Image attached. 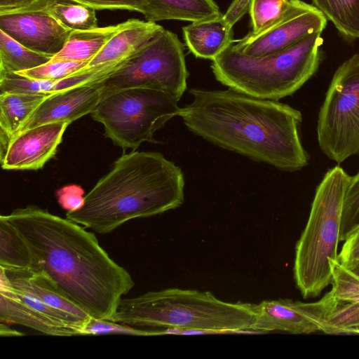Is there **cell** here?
<instances>
[{
    "label": "cell",
    "instance_id": "6da1fadb",
    "mask_svg": "<svg viewBox=\"0 0 359 359\" xmlns=\"http://www.w3.org/2000/svg\"><path fill=\"white\" fill-rule=\"evenodd\" d=\"M5 216L30 249L32 269L44 271L92 318L111 319L120 299L135 283L93 233L35 205L17 208Z\"/></svg>",
    "mask_w": 359,
    "mask_h": 359
},
{
    "label": "cell",
    "instance_id": "7a4b0ae2",
    "mask_svg": "<svg viewBox=\"0 0 359 359\" xmlns=\"http://www.w3.org/2000/svg\"><path fill=\"white\" fill-rule=\"evenodd\" d=\"M189 92L192 101L181 108L179 116L194 134L280 170L293 172L308 165L298 109L231 88Z\"/></svg>",
    "mask_w": 359,
    "mask_h": 359
},
{
    "label": "cell",
    "instance_id": "3957f363",
    "mask_svg": "<svg viewBox=\"0 0 359 359\" xmlns=\"http://www.w3.org/2000/svg\"><path fill=\"white\" fill-rule=\"evenodd\" d=\"M184 187L182 170L162 154L133 151L118 158L85 196L83 205L66 218L107 233L130 219L178 208Z\"/></svg>",
    "mask_w": 359,
    "mask_h": 359
},
{
    "label": "cell",
    "instance_id": "277c9868",
    "mask_svg": "<svg viewBox=\"0 0 359 359\" xmlns=\"http://www.w3.org/2000/svg\"><path fill=\"white\" fill-rule=\"evenodd\" d=\"M110 320L148 336L257 332L255 304L227 302L210 292L180 288L121 298Z\"/></svg>",
    "mask_w": 359,
    "mask_h": 359
},
{
    "label": "cell",
    "instance_id": "5b68a950",
    "mask_svg": "<svg viewBox=\"0 0 359 359\" xmlns=\"http://www.w3.org/2000/svg\"><path fill=\"white\" fill-rule=\"evenodd\" d=\"M312 34L292 46L261 57L242 54L231 44L212 60L215 79L229 88L271 100L291 95L316 72L323 39Z\"/></svg>",
    "mask_w": 359,
    "mask_h": 359
},
{
    "label": "cell",
    "instance_id": "8992f818",
    "mask_svg": "<svg viewBox=\"0 0 359 359\" xmlns=\"http://www.w3.org/2000/svg\"><path fill=\"white\" fill-rule=\"evenodd\" d=\"M351 176L339 165L318 185L306 224L295 247L293 274L304 298L316 297L331 283L338 259L343 201Z\"/></svg>",
    "mask_w": 359,
    "mask_h": 359
},
{
    "label": "cell",
    "instance_id": "52a82bcc",
    "mask_svg": "<svg viewBox=\"0 0 359 359\" xmlns=\"http://www.w3.org/2000/svg\"><path fill=\"white\" fill-rule=\"evenodd\" d=\"M177 102L161 90L128 88L104 93L90 115L115 145L135 150L144 142H156L155 132L179 116Z\"/></svg>",
    "mask_w": 359,
    "mask_h": 359
},
{
    "label": "cell",
    "instance_id": "ba28073f",
    "mask_svg": "<svg viewBox=\"0 0 359 359\" xmlns=\"http://www.w3.org/2000/svg\"><path fill=\"white\" fill-rule=\"evenodd\" d=\"M317 139L323 153L338 164L359 155V53L332 76L318 114Z\"/></svg>",
    "mask_w": 359,
    "mask_h": 359
},
{
    "label": "cell",
    "instance_id": "9c48e42d",
    "mask_svg": "<svg viewBox=\"0 0 359 359\" xmlns=\"http://www.w3.org/2000/svg\"><path fill=\"white\" fill-rule=\"evenodd\" d=\"M184 46L178 36L163 29L102 81L104 93L142 87L165 92L177 101L188 78Z\"/></svg>",
    "mask_w": 359,
    "mask_h": 359
},
{
    "label": "cell",
    "instance_id": "30bf717a",
    "mask_svg": "<svg viewBox=\"0 0 359 359\" xmlns=\"http://www.w3.org/2000/svg\"><path fill=\"white\" fill-rule=\"evenodd\" d=\"M327 20L313 5L301 0H289L282 15L257 34L248 33L236 49L243 55L261 57L283 50L308 35L322 33Z\"/></svg>",
    "mask_w": 359,
    "mask_h": 359
},
{
    "label": "cell",
    "instance_id": "8fae6325",
    "mask_svg": "<svg viewBox=\"0 0 359 359\" xmlns=\"http://www.w3.org/2000/svg\"><path fill=\"white\" fill-rule=\"evenodd\" d=\"M44 1L0 11V30L29 49L53 57L63 48L72 31L46 11Z\"/></svg>",
    "mask_w": 359,
    "mask_h": 359
},
{
    "label": "cell",
    "instance_id": "7c38bea8",
    "mask_svg": "<svg viewBox=\"0 0 359 359\" xmlns=\"http://www.w3.org/2000/svg\"><path fill=\"white\" fill-rule=\"evenodd\" d=\"M70 123L53 122L0 137V161L4 170H37L55 156Z\"/></svg>",
    "mask_w": 359,
    "mask_h": 359
},
{
    "label": "cell",
    "instance_id": "4fadbf2b",
    "mask_svg": "<svg viewBox=\"0 0 359 359\" xmlns=\"http://www.w3.org/2000/svg\"><path fill=\"white\" fill-rule=\"evenodd\" d=\"M104 93L100 81L51 93L41 103L18 133L49 123L67 121L71 123L90 114L102 99Z\"/></svg>",
    "mask_w": 359,
    "mask_h": 359
},
{
    "label": "cell",
    "instance_id": "5bb4252c",
    "mask_svg": "<svg viewBox=\"0 0 359 359\" xmlns=\"http://www.w3.org/2000/svg\"><path fill=\"white\" fill-rule=\"evenodd\" d=\"M0 268L15 290L28 294L68 315L83 327L90 319L91 316L69 299L44 271L32 269Z\"/></svg>",
    "mask_w": 359,
    "mask_h": 359
},
{
    "label": "cell",
    "instance_id": "9a60e30c",
    "mask_svg": "<svg viewBox=\"0 0 359 359\" xmlns=\"http://www.w3.org/2000/svg\"><path fill=\"white\" fill-rule=\"evenodd\" d=\"M0 322L20 325L52 336L81 335L79 327L52 318L24 303L1 268Z\"/></svg>",
    "mask_w": 359,
    "mask_h": 359
},
{
    "label": "cell",
    "instance_id": "2e32d148",
    "mask_svg": "<svg viewBox=\"0 0 359 359\" xmlns=\"http://www.w3.org/2000/svg\"><path fill=\"white\" fill-rule=\"evenodd\" d=\"M126 60L99 67L83 68L76 74L60 80H37L24 76L16 72L0 73V93H54L98 82L104 80L121 67Z\"/></svg>",
    "mask_w": 359,
    "mask_h": 359
},
{
    "label": "cell",
    "instance_id": "e0dca14e",
    "mask_svg": "<svg viewBox=\"0 0 359 359\" xmlns=\"http://www.w3.org/2000/svg\"><path fill=\"white\" fill-rule=\"evenodd\" d=\"M255 310L257 316L256 332L281 331L300 334L320 331L299 301L288 299L266 300L255 304Z\"/></svg>",
    "mask_w": 359,
    "mask_h": 359
},
{
    "label": "cell",
    "instance_id": "ac0fdd59",
    "mask_svg": "<svg viewBox=\"0 0 359 359\" xmlns=\"http://www.w3.org/2000/svg\"><path fill=\"white\" fill-rule=\"evenodd\" d=\"M164 28L151 21L129 19L107 42L85 68L116 63L128 59Z\"/></svg>",
    "mask_w": 359,
    "mask_h": 359
},
{
    "label": "cell",
    "instance_id": "d6986e66",
    "mask_svg": "<svg viewBox=\"0 0 359 359\" xmlns=\"http://www.w3.org/2000/svg\"><path fill=\"white\" fill-rule=\"evenodd\" d=\"M233 27L221 15L182 28L185 43L196 57L213 60L233 43Z\"/></svg>",
    "mask_w": 359,
    "mask_h": 359
},
{
    "label": "cell",
    "instance_id": "ffe728a7",
    "mask_svg": "<svg viewBox=\"0 0 359 359\" xmlns=\"http://www.w3.org/2000/svg\"><path fill=\"white\" fill-rule=\"evenodd\" d=\"M299 304L325 333L339 334L359 330V301H337L325 294L316 302H299Z\"/></svg>",
    "mask_w": 359,
    "mask_h": 359
},
{
    "label": "cell",
    "instance_id": "44dd1931",
    "mask_svg": "<svg viewBox=\"0 0 359 359\" xmlns=\"http://www.w3.org/2000/svg\"><path fill=\"white\" fill-rule=\"evenodd\" d=\"M148 21L179 20L196 22L222 15L213 0H142Z\"/></svg>",
    "mask_w": 359,
    "mask_h": 359
},
{
    "label": "cell",
    "instance_id": "7402d4cb",
    "mask_svg": "<svg viewBox=\"0 0 359 359\" xmlns=\"http://www.w3.org/2000/svg\"><path fill=\"white\" fill-rule=\"evenodd\" d=\"M51 93L3 92L0 93V137L17 133L41 103Z\"/></svg>",
    "mask_w": 359,
    "mask_h": 359
},
{
    "label": "cell",
    "instance_id": "603a6c76",
    "mask_svg": "<svg viewBox=\"0 0 359 359\" xmlns=\"http://www.w3.org/2000/svg\"><path fill=\"white\" fill-rule=\"evenodd\" d=\"M123 22L81 31H72L63 48L53 60L90 61L120 29Z\"/></svg>",
    "mask_w": 359,
    "mask_h": 359
},
{
    "label": "cell",
    "instance_id": "cb8c5ba5",
    "mask_svg": "<svg viewBox=\"0 0 359 359\" xmlns=\"http://www.w3.org/2000/svg\"><path fill=\"white\" fill-rule=\"evenodd\" d=\"M0 266L15 269H33L30 249L15 227L0 216Z\"/></svg>",
    "mask_w": 359,
    "mask_h": 359
},
{
    "label": "cell",
    "instance_id": "d4e9b609",
    "mask_svg": "<svg viewBox=\"0 0 359 359\" xmlns=\"http://www.w3.org/2000/svg\"><path fill=\"white\" fill-rule=\"evenodd\" d=\"M44 8L69 30L81 31L97 27L96 10L74 0H45Z\"/></svg>",
    "mask_w": 359,
    "mask_h": 359
},
{
    "label": "cell",
    "instance_id": "484cf974",
    "mask_svg": "<svg viewBox=\"0 0 359 359\" xmlns=\"http://www.w3.org/2000/svg\"><path fill=\"white\" fill-rule=\"evenodd\" d=\"M51 59L50 56L29 49L0 30V73L30 69Z\"/></svg>",
    "mask_w": 359,
    "mask_h": 359
},
{
    "label": "cell",
    "instance_id": "4316f807",
    "mask_svg": "<svg viewBox=\"0 0 359 359\" xmlns=\"http://www.w3.org/2000/svg\"><path fill=\"white\" fill-rule=\"evenodd\" d=\"M313 6L344 36L359 38V0H312Z\"/></svg>",
    "mask_w": 359,
    "mask_h": 359
},
{
    "label": "cell",
    "instance_id": "83f0119b",
    "mask_svg": "<svg viewBox=\"0 0 359 359\" xmlns=\"http://www.w3.org/2000/svg\"><path fill=\"white\" fill-rule=\"evenodd\" d=\"M330 264L332 289L325 295L337 301H359V276L338 259L332 260Z\"/></svg>",
    "mask_w": 359,
    "mask_h": 359
},
{
    "label": "cell",
    "instance_id": "f1b7e54d",
    "mask_svg": "<svg viewBox=\"0 0 359 359\" xmlns=\"http://www.w3.org/2000/svg\"><path fill=\"white\" fill-rule=\"evenodd\" d=\"M88 63V62L50 60L36 67L16 73L37 80H60L76 74L85 68Z\"/></svg>",
    "mask_w": 359,
    "mask_h": 359
},
{
    "label": "cell",
    "instance_id": "f546056e",
    "mask_svg": "<svg viewBox=\"0 0 359 359\" xmlns=\"http://www.w3.org/2000/svg\"><path fill=\"white\" fill-rule=\"evenodd\" d=\"M289 0H252L250 8L252 34H257L277 20L284 13Z\"/></svg>",
    "mask_w": 359,
    "mask_h": 359
},
{
    "label": "cell",
    "instance_id": "4dcf8cb0",
    "mask_svg": "<svg viewBox=\"0 0 359 359\" xmlns=\"http://www.w3.org/2000/svg\"><path fill=\"white\" fill-rule=\"evenodd\" d=\"M359 224V172L351 176L342 207L340 240Z\"/></svg>",
    "mask_w": 359,
    "mask_h": 359
},
{
    "label": "cell",
    "instance_id": "1f68e13d",
    "mask_svg": "<svg viewBox=\"0 0 359 359\" xmlns=\"http://www.w3.org/2000/svg\"><path fill=\"white\" fill-rule=\"evenodd\" d=\"M123 334L137 336H148L147 332L127 325L107 319L90 318L81 330V335Z\"/></svg>",
    "mask_w": 359,
    "mask_h": 359
},
{
    "label": "cell",
    "instance_id": "d6a6232c",
    "mask_svg": "<svg viewBox=\"0 0 359 359\" xmlns=\"http://www.w3.org/2000/svg\"><path fill=\"white\" fill-rule=\"evenodd\" d=\"M343 241L342 248L338 253V261L351 269L359 264V224L345 236Z\"/></svg>",
    "mask_w": 359,
    "mask_h": 359
},
{
    "label": "cell",
    "instance_id": "836d02e7",
    "mask_svg": "<svg viewBox=\"0 0 359 359\" xmlns=\"http://www.w3.org/2000/svg\"><path fill=\"white\" fill-rule=\"evenodd\" d=\"M95 10L121 9L144 13L142 0H74Z\"/></svg>",
    "mask_w": 359,
    "mask_h": 359
},
{
    "label": "cell",
    "instance_id": "e575fe53",
    "mask_svg": "<svg viewBox=\"0 0 359 359\" xmlns=\"http://www.w3.org/2000/svg\"><path fill=\"white\" fill-rule=\"evenodd\" d=\"M56 195L59 204L67 212L77 210L84 204V191L78 185L65 186L57 190Z\"/></svg>",
    "mask_w": 359,
    "mask_h": 359
},
{
    "label": "cell",
    "instance_id": "d590c367",
    "mask_svg": "<svg viewBox=\"0 0 359 359\" xmlns=\"http://www.w3.org/2000/svg\"><path fill=\"white\" fill-rule=\"evenodd\" d=\"M252 0H233L223 14L225 21L233 27L248 11Z\"/></svg>",
    "mask_w": 359,
    "mask_h": 359
},
{
    "label": "cell",
    "instance_id": "8d00e7d4",
    "mask_svg": "<svg viewBox=\"0 0 359 359\" xmlns=\"http://www.w3.org/2000/svg\"><path fill=\"white\" fill-rule=\"evenodd\" d=\"M39 0H0V11L24 8Z\"/></svg>",
    "mask_w": 359,
    "mask_h": 359
},
{
    "label": "cell",
    "instance_id": "74e56055",
    "mask_svg": "<svg viewBox=\"0 0 359 359\" xmlns=\"http://www.w3.org/2000/svg\"><path fill=\"white\" fill-rule=\"evenodd\" d=\"M7 325L4 323H0V335L1 337H21L25 335L24 333L13 330Z\"/></svg>",
    "mask_w": 359,
    "mask_h": 359
},
{
    "label": "cell",
    "instance_id": "f35d334b",
    "mask_svg": "<svg viewBox=\"0 0 359 359\" xmlns=\"http://www.w3.org/2000/svg\"><path fill=\"white\" fill-rule=\"evenodd\" d=\"M351 270H352L355 274H357L359 276V264H357L355 267H353Z\"/></svg>",
    "mask_w": 359,
    "mask_h": 359
}]
</instances>
